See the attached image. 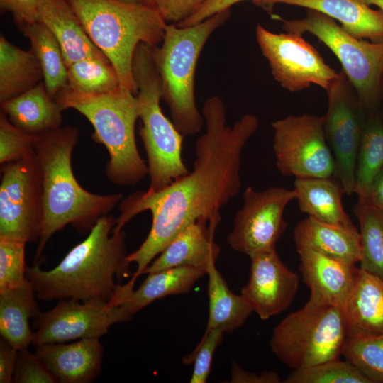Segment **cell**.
<instances>
[{"label": "cell", "mask_w": 383, "mask_h": 383, "mask_svg": "<svg viewBox=\"0 0 383 383\" xmlns=\"http://www.w3.org/2000/svg\"><path fill=\"white\" fill-rule=\"evenodd\" d=\"M18 350L5 339L0 341V382L11 383L13 380Z\"/></svg>", "instance_id": "43"}, {"label": "cell", "mask_w": 383, "mask_h": 383, "mask_svg": "<svg viewBox=\"0 0 383 383\" xmlns=\"http://www.w3.org/2000/svg\"><path fill=\"white\" fill-rule=\"evenodd\" d=\"M381 92H382V107H381V111L383 113V76H382V79Z\"/></svg>", "instance_id": "48"}, {"label": "cell", "mask_w": 383, "mask_h": 383, "mask_svg": "<svg viewBox=\"0 0 383 383\" xmlns=\"http://www.w3.org/2000/svg\"><path fill=\"white\" fill-rule=\"evenodd\" d=\"M206 272L192 267H176L149 273L135 290L118 301L133 316L154 301L172 295L187 294Z\"/></svg>", "instance_id": "27"}, {"label": "cell", "mask_w": 383, "mask_h": 383, "mask_svg": "<svg viewBox=\"0 0 383 383\" xmlns=\"http://www.w3.org/2000/svg\"><path fill=\"white\" fill-rule=\"evenodd\" d=\"M243 199V204L235 213L227 242L233 250L251 257L275 248L287 228L284 209L296 199V192L277 187L262 191L248 187Z\"/></svg>", "instance_id": "14"}, {"label": "cell", "mask_w": 383, "mask_h": 383, "mask_svg": "<svg viewBox=\"0 0 383 383\" xmlns=\"http://www.w3.org/2000/svg\"><path fill=\"white\" fill-rule=\"evenodd\" d=\"M353 212L360 226V268L383 279V210L367 196H357Z\"/></svg>", "instance_id": "32"}, {"label": "cell", "mask_w": 383, "mask_h": 383, "mask_svg": "<svg viewBox=\"0 0 383 383\" xmlns=\"http://www.w3.org/2000/svg\"><path fill=\"white\" fill-rule=\"evenodd\" d=\"M369 6L374 5L383 12V0H363Z\"/></svg>", "instance_id": "46"}, {"label": "cell", "mask_w": 383, "mask_h": 383, "mask_svg": "<svg viewBox=\"0 0 383 383\" xmlns=\"http://www.w3.org/2000/svg\"><path fill=\"white\" fill-rule=\"evenodd\" d=\"M40 0H0L1 12H11L20 31L38 22Z\"/></svg>", "instance_id": "41"}, {"label": "cell", "mask_w": 383, "mask_h": 383, "mask_svg": "<svg viewBox=\"0 0 383 383\" xmlns=\"http://www.w3.org/2000/svg\"><path fill=\"white\" fill-rule=\"evenodd\" d=\"M79 136L77 128L66 126L36 135L34 150L41 172L43 221L34 261L52 235L67 225L89 232L97 221L123 199L121 194H97L84 189L75 178L72 156Z\"/></svg>", "instance_id": "3"}, {"label": "cell", "mask_w": 383, "mask_h": 383, "mask_svg": "<svg viewBox=\"0 0 383 383\" xmlns=\"http://www.w3.org/2000/svg\"><path fill=\"white\" fill-rule=\"evenodd\" d=\"M113 215L101 217L88 236L50 270L36 264L27 267L26 276L36 297L109 302L119 283L131 274L125 243L126 232H113Z\"/></svg>", "instance_id": "2"}, {"label": "cell", "mask_w": 383, "mask_h": 383, "mask_svg": "<svg viewBox=\"0 0 383 383\" xmlns=\"http://www.w3.org/2000/svg\"><path fill=\"white\" fill-rule=\"evenodd\" d=\"M38 21L58 40L67 67L85 58L108 59L89 38L68 0H40Z\"/></svg>", "instance_id": "22"}, {"label": "cell", "mask_w": 383, "mask_h": 383, "mask_svg": "<svg viewBox=\"0 0 383 383\" xmlns=\"http://www.w3.org/2000/svg\"><path fill=\"white\" fill-rule=\"evenodd\" d=\"M231 382L235 383H279V376L272 371L260 374L250 372L242 369L238 364L233 363Z\"/></svg>", "instance_id": "44"}, {"label": "cell", "mask_w": 383, "mask_h": 383, "mask_svg": "<svg viewBox=\"0 0 383 383\" xmlns=\"http://www.w3.org/2000/svg\"><path fill=\"white\" fill-rule=\"evenodd\" d=\"M296 250L309 248L351 265L361 259L359 232L319 221L307 216L294 231Z\"/></svg>", "instance_id": "24"}, {"label": "cell", "mask_w": 383, "mask_h": 383, "mask_svg": "<svg viewBox=\"0 0 383 383\" xmlns=\"http://www.w3.org/2000/svg\"><path fill=\"white\" fill-rule=\"evenodd\" d=\"M87 34L115 68L121 85L137 94L133 60L140 43L156 47L167 22L145 3L121 0H68Z\"/></svg>", "instance_id": "5"}, {"label": "cell", "mask_w": 383, "mask_h": 383, "mask_svg": "<svg viewBox=\"0 0 383 383\" xmlns=\"http://www.w3.org/2000/svg\"><path fill=\"white\" fill-rule=\"evenodd\" d=\"M208 0H148L167 23H178L191 16Z\"/></svg>", "instance_id": "40"}, {"label": "cell", "mask_w": 383, "mask_h": 383, "mask_svg": "<svg viewBox=\"0 0 383 383\" xmlns=\"http://www.w3.org/2000/svg\"><path fill=\"white\" fill-rule=\"evenodd\" d=\"M243 1L245 0H208L191 16L182 21L176 23V25L178 27L194 26L202 22L218 12L231 9L233 5Z\"/></svg>", "instance_id": "42"}, {"label": "cell", "mask_w": 383, "mask_h": 383, "mask_svg": "<svg viewBox=\"0 0 383 383\" xmlns=\"http://www.w3.org/2000/svg\"><path fill=\"white\" fill-rule=\"evenodd\" d=\"M346 337L342 309L309 299L276 326L270 345L281 362L298 370L340 358Z\"/></svg>", "instance_id": "8"}, {"label": "cell", "mask_w": 383, "mask_h": 383, "mask_svg": "<svg viewBox=\"0 0 383 383\" xmlns=\"http://www.w3.org/2000/svg\"><path fill=\"white\" fill-rule=\"evenodd\" d=\"M35 297L28 279L20 287L0 292V334L18 350L28 348L33 343L29 318L40 313Z\"/></svg>", "instance_id": "26"}, {"label": "cell", "mask_w": 383, "mask_h": 383, "mask_svg": "<svg viewBox=\"0 0 383 383\" xmlns=\"http://www.w3.org/2000/svg\"><path fill=\"white\" fill-rule=\"evenodd\" d=\"M16 383H56L57 379L36 354L28 348L18 350L13 374Z\"/></svg>", "instance_id": "39"}, {"label": "cell", "mask_w": 383, "mask_h": 383, "mask_svg": "<svg viewBox=\"0 0 383 383\" xmlns=\"http://www.w3.org/2000/svg\"><path fill=\"white\" fill-rule=\"evenodd\" d=\"M62 110L73 109L94 128L92 139L103 145L109 155L105 167L112 183L130 187L148 174V167L138 150L135 126L138 118L136 95L120 85L101 94L79 92L68 84L55 98Z\"/></svg>", "instance_id": "4"}, {"label": "cell", "mask_w": 383, "mask_h": 383, "mask_svg": "<svg viewBox=\"0 0 383 383\" xmlns=\"http://www.w3.org/2000/svg\"><path fill=\"white\" fill-rule=\"evenodd\" d=\"M294 190L302 213L319 221L359 232L344 210L342 196L345 193L334 177L295 178Z\"/></svg>", "instance_id": "23"}, {"label": "cell", "mask_w": 383, "mask_h": 383, "mask_svg": "<svg viewBox=\"0 0 383 383\" xmlns=\"http://www.w3.org/2000/svg\"><path fill=\"white\" fill-rule=\"evenodd\" d=\"M265 10L276 4L313 9L338 21L353 36L372 42L383 41V12L373 9L363 0H254Z\"/></svg>", "instance_id": "21"}, {"label": "cell", "mask_w": 383, "mask_h": 383, "mask_svg": "<svg viewBox=\"0 0 383 383\" xmlns=\"http://www.w3.org/2000/svg\"><path fill=\"white\" fill-rule=\"evenodd\" d=\"M383 167V113L367 114L359 145L355 177V194L367 196Z\"/></svg>", "instance_id": "31"}, {"label": "cell", "mask_w": 383, "mask_h": 383, "mask_svg": "<svg viewBox=\"0 0 383 383\" xmlns=\"http://www.w3.org/2000/svg\"><path fill=\"white\" fill-rule=\"evenodd\" d=\"M140 135L148 159L149 192H159L189 173L182 156L184 136L162 113L161 79L152 47L140 43L133 60Z\"/></svg>", "instance_id": "7"}, {"label": "cell", "mask_w": 383, "mask_h": 383, "mask_svg": "<svg viewBox=\"0 0 383 383\" xmlns=\"http://www.w3.org/2000/svg\"><path fill=\"white\" fill-rule=\"evenodd\" d=\"M287 33H309L324 43L341 63L367 114L381 110L383 76V41L358 39L347 33L334 19L313 9L300 19L285 20Z\"/></svg>", "instance_id": "9"}, {"label": "cell", "mask_w": 383, "mask_h": 383, "mask_svg": "<svg viewBox=\"0 0 383 383\" xmlns=\"http://www.w3.org/2000/svg\"><path fill=\"white\" fill-rule=\"evenodd\" d=\"M367 196L375 206L383 210V167L375 177Z\"/></svg>", "instance_id": "45"}, {"label": "cell", "mask_w": 383, "mask_h": 383, "mask_svg": "<svg viewBox=\"0 0 383 383\" xmlns=\"http://www.w3.org/2000/svg\"><path fill=\"white\" fill-rule=\"evenodd\" d=\"M209 316L206 330L220 328L231 333L241 327L253 312L245 297L233 293L216 267L211 263L206 270Z\"/></svg>", "instance_id": "29"}, {"label": "cell", "mask_w": 383, "mask_h": 383, "mask_svg": "<svg viewBox=\"0 0 383 383\" xmlns=\"http://www.w3.org/2000/svg\"><path fill=\"white\" fill-rule=\"evenodd\" d=\"M201 113L206 128L195 142L192 170L159 192L138 191L119 204L113 232L122 231L143 211L152 214L147 238L128 255L129 262L137 265L135 279L188 226L200 218H221V208L240 189L242 153L258 128L257 117L247 113L232 127L227 126L225 105L216 96L205 101Z\"/></svg>", "instance_id": "1"}, {"label": "cell", "mask_w": 383, "mask_h": 383, "mask_svg": "<svg viewBox=\"0 0 383 383\" xmlns=\"http://www.w3.org/2000/svg\"><path fill=\"white\" fill-rule=\"evenodd\" d=\"M0 104L1 111L14 126L32 135L57 128L62 123V110L49 95L43 81Z\"/></svg>", "instance_id": "25"}, {"label": "cell", "mask_w": 383, "mask_h": 383, "mask_svg": "<svg viewBox=\"0 0 383 383\" xmlns=\"http://www.w3.org/2000/svg\"><path fill=\"white\" fill-rule=\"evenodd\" d=\"M221 218L210 221L200 218L180 232L152 261L143 274L176 267H192L204 270L216 263L220 247L213 240Z\"/></svg>", "instance_id": "19"}, {"label": "cell", "mask_w": 383, "mask_h": 383, "mask_svg": "<svg viewBox=\"0 0 383 383\" xmlns=\"http://www.w3.org/2000/svg\"><path fill=\"white\" fill-rule=\"evenodd\" d=\"M328 107L324 131L335 161L334 177L345 194H355L357 152L367 113L343 71L326 90Z\"/></svg>", "instance_id": "12"}, {"label": "cell", "mask_w": 383, "mask_h": 383, "mask_svg": "<svg viewBox=\"0 0 383 383\" xmlns=\"http://www.w3.org/2000/svg\"><path fill=\"white\" fill-rule=\"evenodd\" d=\"M68 85L84 94L111 92L120 85L118 75L108 59L91 57L74 62L67 67Z\"/></svg>", "instance_id": "33"}, {"label": "cell", "mask_w": 383, "mask_h": 383, "mask_svg": "<svg viewBox=\"0 0 383 383\" xmlns=\"http://www.w3.org/2000/svg\"><path fill=\"white\" fill-rule=\"evenodd\" d=\"M256 38L274 79L289 91L307 89L312 84L326 90L338 77L301 35L274 33L258 24Z\"/></svg>", "instance_id": "13"}, {"label": "cell", "mask_w": 383, "mask_h": 383, "mask_svg": "<svg viewBox=\"0 0 383 383\" xmlns=\"http://www.w3.org/2000/svg\"><path fill=\"white\" fill-rule=\"evenodd\" d=\"M250 258V276L241 294L253 312L267 320L289 307L298 290L299 277L282 262L276 248Z\"/></svg>", "instance_id": "16"}, {"label": "cell", "mask_w": 383, "mask_h": 383, "mask_svg": "<svg viewBox=\"0 0 383 383\" xmlns=\"http://www.w3.org/2000/svg\"><path fill=\"white\" fill-rule=\"evenodd\" d=\"M342 355L372 383H383V335L371 338L346 337Z\"/></svg>", "instance_id": "35"}, {"label": "cell", "mask_w": 383, "mask_h": 383, "mask_svg": "<svg viewBox=\"0 0 383 383\" xmlns=\"http://www.w3.org/2000/svg\"><path fill=\"white\" fill-rule=\"evenodd\" d=\"M299 270L310 291L309 300L340 308L355 284L359 267L309 248L298 249Z\"/></svg>", "instance_id": "17"}, {"label": "cell", "mask_w": 383, "mask_h": 383, "mask_svg": "<svg viewBox=\"0 0 383 383\" xmlns=\"http://www.w3.org/2000/svg\"><path fill=\"white\" fill-rule=\"evenodd\" d=\"M22 33L30 43L43 73V82L49 95L55 99L59 91L68 84L67 67L61 46L51 30L38 21Z\"/></svg>", "instance_id": "30"}, {"label": "cell", "mask_w": 383, "mask_h": 383, "mask_svg": "<svg viewBox=\"0 0 383 383\" xmlns=\"http://www.w3.org/2000/svg\"><path fill=\"white\" fill-rule=\"evenodd\" d=\"M36 135L14 126L4 113H0V164L18 160L33 152Z\"/></svg>", "instance_id": "37"}, {"label": "cell", "mask_w": 383, "mask_h": 383, "mask_svg": "<svg viewBox=\"0 0 383 383\" xmlns=\"http://www.w3.org/2000/svg\"><path fill=\"white\" fill-rule=\"evenodd\" d=\"M273 151L276 167L284 176L331 177L335 161L324 131V116L290 115L274 121Z\"/></svg>", "instance_id": "11"}, {"label": "cell", "mask_w": 383, "mask_h": 383, "mask_svg": "<svg viewBox=\"0 0 383 383\" xmlns=\"http://www.w3.org/2000/svg\"><path fill=\"white\" fill-rule=\"evenodd\" d=\"M43 78L40 64L32 49H21L1 35L0 104L32 89Z\"/></svg>", "instance_id": "28"}, {"label": "cell", "mask_w": 383, "mask_h": 383, "mask_svg": "<svg viewBox=\"0 0 383 383\" xmlns=\"http://www.w3.org/2000/svg\"><path fill=\"white\" fill-rule=\"evenodd\" d=\"M231 16V9L187 27L167 24L160 47H152L162 87V99L172 121L183 136L198 133L204 118L199 111L194 92L197 62L211 35Z\"/></svg>", "instance_id": "6"}, {"label": "cell", "mask_w": 383, "mask_h": 383, "mask_svg": "<svg viewBox=\"0 0 383 383\" xmlns=\"http://www.w3.org/2000/svg\"><path fill=\"white\" fill-rule=\"evenodd\" d=\"M224 333L220 328L204 332L195 348L182 358L183 364H194L191 383H205L207 381L215 351L222 342Z\"/></svg>", "instance_id": "38"}, {"label": "cell", "mask_w": 383, "mask_h": 383, "mask_svg": "<svg viewBox=\"0 0 383 383\" xmlns=\"http://www.w3.org/2000/svg\"><path fill=\"white\" fill-rule=\"evenodd\" d=\"M132 315L123 306L108 302L61 299L52 309L34 318V345L65 343L83 338H100L117 323L128 321Z\"/></svg>", "instance_id": "15"}, {"label": "cell", "mask_w": 383, "mask_h": 383, "mask_svg": "<svg viewBox=\"0 0 383 383\" xmlns=\"http://www.w3.org/2000/svg\"><path fill=\"white\" fill-rule=\"evenodd\" d=\"M0 238L34 243L43 221L42 172L35 152L1 165Z\"/></svg>", "instance_id": "10"}, {"label": "cell", "mask_w": 383, "mask_h": 383, "mask_svg": "<svg viewBox=\"0 0 383 383\" xmlns=\"http://www.w3.org/2000/svg\"><path fill=\"white\" fill-rule=\"evenodd\" d=\"M26 245L23 241L0 238V292L20 287L28 280Z\"/></svg>", "instance_id": "36"}, {"label": "cell", "mask_w": 383, "mask_h": 383, "mask_svg": "<svg viewBox=\"0 0 383 383\" xmlns=\"http://www.w3.org/2000/svg\"><path fill=\"white\" fill-rule=\"evenodd\" d=\"M346 336L383 335V279L361 270L342 309Z\"/></svg>", "instance_id": "20"}, {"label": "cell", "mask_w": 383, "mask_h": 383, "mask_svg": "<svg viewBox=\"0 0 383 383\" xmlns=\"http://www.w3.org/2000/svg\"><path fill=\"white\" fill-rule=\"evenodd\" d=\"M126 2H133V3H145L146 4L148 0H121Z\"/></svg>", "instance_id": "47"}, {"label": "cell", "mask_w": 383, "mask_h": 383, "mask_svg": "<svg viewBox=\"0 0 383 383\" xmlns=\"http://www.w3.org/2000/svg\"><path fill=\"white\" fill-rule=\"evenodd\" d=\"M35 353L60 383H89L99 376L104 347L99 338H83L71 343L35 345Z\"/></svg>", "instance_id": "18"}, {"label": "cell", "mask_w": 383, "mask_h": 383, "mask_svg": "<svg viewBox=\"0 0 383 383\" xmlns=\"http://www.w3.org/2000/svg\"><path fill=\"white\" fill-rule=\"evenodd\" d=\"M284 383H372L353 363L340 358L293 370Z\"/></svg>", "instance_id": "34"}]
</instances>
